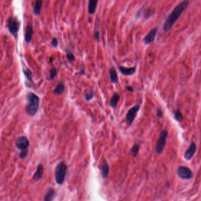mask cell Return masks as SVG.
Instances as JSON below:
<instances>
[{
	"label": "cell",
	"mask_w": 201,
	"mask_h": 201,
	"mask_svg": "<svg viewBox=\"0 0 201 201\" xmlns=\"http://www.w3.org/2000/svg\"><path fill=\"white\" fill-rule=\"evenodd\" d=\"M189 3V1L187 0H185L183 2L179 4L171 12V13L167 17L165 20L163 26V30L165 32H167L169 31L172 27L173 26L175 22L178 20V19L181 16L182 14L187 8Z\"/></svg>",
	"instance_id": "cell-1"
},
{
	"label": "cell",
	"mask_w": 201,
	"mask_h": 201,
	"mask_svg": "<svg viewBox=\"0 0 201 201\" xmlns=\"http://www.w3.org/2000/svg\"><path fill=\"white\" fill-rule=\"evenodd\" d=\"M26 99L27 104L26 106V112L28 115L34 116L39 110L40 98L35 93L30 92L27 94Z\"/></svg>",
	"instance_id": "cell-2"
},
{
	"label": "cell",
	"mask_w": 201,
	"mask_h": 201,
	"mask_svg": "<svg viewBox=\"0 0 201 201\" xmlns=\"http://www.w3.org/2000/svg\"><path fill=\"white\" fill-rule=\"evenodd\" d=\"M67 167L63 162H60L55 168V179L59 185H62L66 178Z\"/></svg>",
	"instance_id": "cell-3"
},
{
	"label": "cell",
	"mask_w": 201,
	"mask_h": 201,
	"mask_svg": "<svg viewBox=\"0 0 201 201\" xmlns=\"http://www.w3.org/2000/svg\"><path fill=\"white\" fill-rule=\"evenodd\" d=\"M7 26L9 31L13 34L16 39L17 37V33L20 30V22L16 17H11L7 21Z\"/></svg>",
	"instance_id": "cell-4"
},
{
	"label": "cell",
	"mask_w": 201,
	"mask_h": 201,
	"mask_svg": "<svg viewBox=\"0 0 201 201\" xmlns=\"http://www.w3.org/2000/svg\"><path fill=\"white\" fill-rule=\"evenodd\" d=\"M167 136H168V133L167 130H164L160 132L157 142L156 147V150L157 153L159 154L161 152H162V151L163 150L165 144H166V139L167 137Z\"/></svg>",
	"instance_id": "cell-5"
},
{
	"label": "cell",
	"mask_w": 201,
	"mask_h": 201,
	"mask_svg": "<svg viewBox=\"0 0 201 201\" xmlns=\"http://www.w3.org/2000/svg\"><path fill=\"white\" fill-rule=\"evenodd\" d=\"M177 176L182 179L189 180L193 177V173L192 171L187 167L179 166L177 170Z\"/></svg>",
	"instance_id": "cell-6"
},
{
	"label": "cell",
	"mask_w": 201,
	"mask_h": 201,
	"mask_svg": "<svg viewBox=\"0 0 201 201\" xmlns=\"http://www.w3.org/2000/svg\"><path fill=\"white\" fill-rule=\"evenodd\" d=\"M139 109H140L139 105L136 104L128 110L126 115V121L127 124L129 126H131L133 124Z\"/></svg>",
	"instance_id": "cell-7"
},
{
	"label": "cell",
	"mask_w": 201,
	"mask_h": 201,
	"mask_svg": "<svg viewBox=\"0 0 201 201\" xmlns=\"http://www.w3.org/2000/svg\"><path fill=\"white\" fill-rule=\"evenodd\" d=\"M16 147L21 151L29 150L30 146V142L28 138L25 136H21L17 138L16 142Z\"/></svg>",
	"instance_id": "cell-8"
},
{
	"label": "cell",
	"mask_w": 201,
	"mask_h": 201,
	"mask_svg": "<svg viewBox=\"0 0 201 201\" xmlns=\"http://www.w3.org/2000/svg\"><path fill=\"white\" fill-rule=\"evenodd\" d=\"M157 29L156 28H153L147 34V35L144 37L143 40V42L146 44V45H149L150 44L153 40H155L156 33H157Z\"/></svg>",
	"instance_id": "cell-9"
},
{
	"label": "cell",
	"mask_w": 201,
	"mask_h": 201,
	"mask_svg": "<svg viewBox=\"0 0 201 201\" xmlns=\"http://www.w3.org/2000/svg\"><path fill=\"white\" fill-rule=\"evenodd\" d=\"M196 144L194 142H193L190 144L188 149L185 152V154H184L185 159L187 160H189L190 159H191V158L194 155L196 152Z\"/></svg>",
	"instance_id": "cell-10"
},
{
	"label": "cell",
	"mask_w": 201,
	"mask_h": 201,
	"mask_svg": "<svg viewBox=\"0 0 201 201\" xmlns=\"http://www.w3.org/2000/svg\"><path fill=\"white\" fill-rule=\"evenodd\" d=\"M43 172H44V167L43 165L39 164L37 166V170L33 175V179L34 181H39L41 179L43 175Z\"/></svg>",
	"instance_id": "cell-11"
},
{
	"label": "cell",
	"mask_w": 201,
	"mask_h": 201,
	"mask_svg": "<svg viewBox=\"0 0 201 201\" xmlns=\"http://www.w3.org/2000/svg\"><path fill=\"white\" fill-rule=\"evenodd\" d=\"M119 69L120 73L124 76H132L136 72L135 67L127 68V67H124L123 66H119Z\"/></svg>",
	"instance_id": "cell-12"
},
{
	"label": "cell",
	"mask_w": 201,
	"mask_h": 201,
	"mask_svg": "<svg viewBox=\"0 0 201 201\" xmlns=\"http://www.w3.org/2000/svg\"><path fill=\"white\" fill-rule=\"evenodd\" d=\"M33 34V27L31 24H28L25 33V40L27 43H30L32 40Z\"/></svg>",
	"instance_id": "cell-13"
},
{
	"label": "cell",
	"mask_w": 201,
	"mask_h": 201,
	"mask_svg": "<svg viewBox=\"0 0 201 201\" xmlns=\"http://www.w3.org/2000/svg\"><path fill=\"white\" fill-rule=\"evenodd\" d=\"M98 1L97 0H90L88 3V12L90 15L93 14L96 10Z\"/></svg>",
	"instance_id": "cell-14"
},
{
	"label": "cell",
	"mask_w": 201,
	"mask_h": 201,
	"mask_svg": "<svg viewBox=\"0 0 201 201\" xmlns=\"http://www.w3.org/2000/svg\"><path fill=\"white\" fill-rule=\"evenodd\" d=\"M109 76L111 82L113 83H117L118 82V76L117 71L114 67H112L109 70Z\"/></svg>",
	"instance_id": "cell-15"
},
{
	"label": "cell",
	"mask_w": 201,
	"mask_h": 201,
	"mask_svg": "<svg viewBox=\"0 0 201 201\" xmlns=\"http://www.w3.org/2000/svg\"><path fill=\"white\" fill-rule=\"evenodd\" d=\"M120 95L117 93H114L110 102V106L113 109H115L120 100Z\"/></svg>",
	"instance_id": "cell-16"
},
{
	"label": "cell",
	"mask_w": 201,
	"mask_h": 201,
	"mask_svg": "<svg viewBox=\"0 0 201 201\" xmlns=\"http://www.w3.org/2000/svg\"><path fill=\"white\" fill-rule=\"evenodd\" d=\"M65 90V86L63 82H60L55 87L53 93L56 95H60L63 93Z\"/></svg>",
	"instance_id": "cell-17"
},
{
	"label": "cell",
	"mask_w": 201,
	"mask_h": 201,
	"mask_svg": "<svg viewBox=\"0 0 201 201\" xmlns=\"http://www.w3.org/2000/svg\"><path fill=\"white\" fill-rule=\"evenodd\" d=\"M42 1L41 0H37L34 5V13L36 15H39L41 12V9L42 7Z\"/></svg>",
	"instance_id": "cell-18"
},
{
	"label": "cell",
	"mask_w": 201,
	"mask_h": 201,
	"mask_svg": "<svg viewBox=\"0 0 201 201\" xmlns=\"http://www.w3.org/2000/svg\"><path fill=\"white\" fill-rule=\"evenodd\" d=\"M54 192H55V190L53 187L49 188L45 195L44 201H52L53 197V196L54 195Z\"/></svg>",
	"instance_id": "cell-19"
},
{
	"label": "cell",
	"mask_w": 201,
	"mask_h": 201,
	"mask_svg": "<svg viewBox=\"0 0 201 201\" xmlns=\"http://www.w3.org/2000/svg\"><path fill=\"white\" fill-rule=\"evenodd\" d=\"M109 173V167L106 162H103L102 166V174L103 178H106Z\"/></svg>",
	"instance_id": "cell-20"
},
{
	"label": "cell",
	"mask_w": 201,
	"mask_h": 201,
	"mask_svg": "<svg viewBox=\"0 0 201 201\" xmlns=\"http://www.w3.org/2000/svg\"><path fill=\"white\" fill-rule=\"evenodd\" d=\"M23 73L25 75V77H26V79L31 82L33 80V73L31 72V71L29 69H23Z\"/></svg>",
	"instance_id": "cell-21"
},
{
	"label": "cell",
	"mask_w": 201,
	"mask_h": 201,
	"mask_svg": "<svg viewBox=\"0 0 201 201\" xmlns=\"http://www.w3.org/2000/svg\"><path fill=\"white\" fill-rule=\"evenodd\" d=\"M174 118L177 122H181L183 119V115L180 110L177 109L174 112Z\"/></svg>",
	"instance_id": "cell-22"
},
{
	"label": "cell",
	"mask_w": 201,
	"mask_h": 201,
	"mask_svg": "<svg viewBox=\"0 0 201 201\" xmlns=\"http://www.w3.org/2000/svg\"><path fill=\"white\" fill-rule=\"evenodd\" d=\"M139 146L138 144H134L132 147L130 152L133 155V157H136L139 153Z\"/></svg>",
	"instance_id": "cell-23"
},
{
	"label": "cell",
	"mask_w": 201,
	"mask_h": 201,
	"mask_svg": "<svg viewBox=\"0 0 201 201\" xmlns=\"http://www.w3.org/2000/svg\"><path fill=\"white\" fill-rule=\"evenodd\" d=\"M57 74V70L55 67H53L50 72V76H49V79L50 80H53L56 76Z\"/></svg>",
	"instance_id": "cell-24"
},
{
	"label": "cell",
	"mask_w": 201,
	"mask_h": 201,
	"mask_svg": "<svg viewBox=\"0 0 201 201\" xmlns=\"http://www.w3.org/2000/svg\"><path fill=\"white\" fill-rule=\"evenodd\" d=\"M94 96V92L92 90H90L89 92H88L87 93H86L85 94V99L87 101H89L91 100Z\"/></svg>",
	"instance_id": "cell-25"
},
{
	"label": "cell",
	"mask_w": 201,
	"mask_h": 201,
	"mask_svg": "<svg viewBox=\"0 0 201 201\" xmlns=\"http://www.w3.org/2000/svg\"><path fill=\"white\" fill-rule=\"evenodd\" d=\"M66 58L70 62H73L75 60V56L71 52H67Z\"/></svg>",
	"instance_id": "cell-26"
},
{
	"label": "cell",
	"mask_w": 201,
	"mask_h": 201,
	"mask_svg": "<svg viewBox=\"0 0 201 201\" xmlns=\"http://www.w3.org/2000/svg\"><path fill=\"white\" fill-rule=\"evenodd\" d=\"M28 153H29V150H24V151H21L20 154V157L21 159H25L27 155H28Z\"/></svg>",
	"instance_id": "cell-27"
},
{
	"label": "cell",
	"mask_w": 201,
	"mask_h": 201,
	"mask_svg": "<svg viewBox=\"0 0 201 201\" xmlns=\"http://www.w3.org/2000/svg\"><path fill=\"white\" fill-rule=\"evenodd\" d=\"M52 44L54 47H57L59 46V41L57 38L54 37L52 41Z\"/></svg>",
	"instance_id": "cell-28"
},
{
	"label": "cell",
	"mask_w": 201,
	"mask_h": 201,
	"mask_svg": "<svg viewBox=\"0 0 201 201\" xmlns=\"http://www.w3.org/2000/svg\"><path fill=\"white\" fill-rule=\"evenodd\" d=\"M94 39L99 41L100 40V32L98 31H95L94 33Z\"/></svg>",
	"instance_id": "cell-29"
},
{
	"label": "cell",
	"mask_w": 201,
	"mask_h": 201,
	"mask_svg": "<svg viewBox=\"0 0 201 201\" xmlns=\"http://www.w3.org/2000/svg\"><path fill=\"white\" fill-rule=\"evenodd\" d=\"M126 90L128 92H133L134 90H133V88L132 87V86H126Z\"/></svg>",
	"instance_id": "cell-30"
},
{
	"label": "cell",
	"mask_w": 201,
	"mask_h": 201,
	"mask_svg": "<svg viewBox=\"0 0 201 201\" xmlns=\"http://www.w3.org/2000/svg\"><path fill=\"white\" fill-rule=\"evenodd\" d=\"M162 115H163V112L162 111L161 109H158L157 110V116L159 117H162Z\"/></svg>",
	"instance_id": "cell-31"
}]
</instances>
